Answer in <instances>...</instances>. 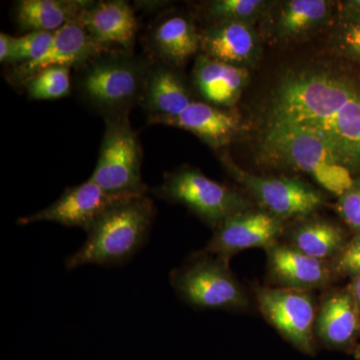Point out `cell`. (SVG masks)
<instances>
[{"instance_id":"6da1fadb","label":"cell","mask_w":360,"mask_h":360,"mask_svg":"<svg viewBox=\"0 0 360 360\" xmlns=\"http://www.w3.org/2000/svg\"><path fill=\"white\" fill-rule=\"evenodd\" d=\"M267 122L317 135L360 177V85L354 80L324 70L288 73L274 90Z\"/></svg>"},{"instance_id":"7a4b0ae2","label":"cell","mask_w":360,"mask_h":360,"mask_svg":"<svg viewBox=\"0 0 360 360\" xmlns=\"http://www.w3.org/2000/svg\"><path fill=\"white\" fill-rule=\"evenodd\" d=\"M155 214V203L146 194L111 208L87 232L84 245L66 259V269L127 264L148 243Z\"/></svg>"},{"instance_id":"3957f363","label":"cell","mask_w":360,"mask_h":360,"mask_svg":"<svg viewBox=\"0 0 360 360\" xmlns=\"http://www.w3.org/2000/svg\"><path fill=\"white\" fill-rule=\"evenodd\" d=\"M151 63L122 51L104 52L79 68L78 91L104 120L129 116L141 105Z\"/></svg>"},{"instance_id":"277c9868","label":"cell","mask_w":360,"mask_h":360,"mask_svg":"<svg viewBox=\"0 0 360 360\" xmlns=\"http://www.w3.org/2000/svg\"><path fill=\"white\" fill-rule=\"evenodd\" d=\"M170 283L176 295L195 309L246 311L250 295L229 264L210 253L191 255L170 272Z\"/></svg>"},{"instance_id":"5b68a950","label":"cell","mask_w":360,"mask_h":360,"mask_svg":"<svg viewBox=\"0 0 360 360\" xmlns=\"http://www.w3.org/2000/svg\"><path fill=\"white\" fill-rule=\"evenodd\" d=\"M264 143L286 165L309 174L326 191L340 196L355 177L321 137L297 127L266 122Z\"/></svg>"},{"instance_id":"8992f818","label":"cell","mask_w":360,"mask_h":360,"mask_svg":"<svg viewBox=\"0 0 360 360\" xmlns=\"http://www.w3.org/2000/svg\"><path fill=\"white\" fill-rule=\"evenodd\" d=\"M153 193L160 200L186 206L213 231L232 215L253 208L252 202L238 191L193 168L165 174Z\"/></svg>"},{"instance_id":"52a82bcc","label":"cell","mask_w":360,"mask_h":360,"mask_svg":"<svg viewBox=\"0 0 360 360\" xmlns=\"http://www.w3.org/2000/svg\"><path fill=\"white\" fill-rule=\"evenodd\" d=\"M142 148L129 116L105 118L103 142L90 179L108 193L143 195L148 187L141 177Z\"/></svg>"},{"instance_id":"ba28073f","label":"cell","mask_w":360,"mask_h":360,"mask_svg":"<svg viewBox=\"0 0 360 360\" xmlns=\"http://www.w3.org/2000/svg\"><path fill=\"white\" fill-rule=\"evenodd\" d=\"M229 174L262 210L284 220L307 219L326 205V196L311 184L290 177L260 176L245 172L229 158H222Z\"/></svg>"},{"instance_id":"9c48e42d","label":"cell","mask_w":360,"mask_h":360,"mask_svg":"<svg viewBox=\"0 0 360 360\" xmlns=\"http://www.w3.org/2000/svg\"><path fill=\"white\" fill-rule=\"evenodd\" d=\"M253 292L265 321L296 349L314 354L317 305L311 291L255 285Z\"/></svg>"},{"instance_id":"30bf717a","label":"cell","mask_w":360,"mask_h":360,"mask_svg":"<svg viewBox=\"0 0 360 360\" xmlns=\"http://www.w3.org/2000/svg\"><path fill=\"white\" fill-rule=\"evenodd\" d=\"M134 196L137 195L108 193L89 179L77 186L68 187L52 205L40 212L20 217L18 224L56 222L68 227H79L89 232L108 210Z\"/></svg>"},{"instance_id":"8fae6325","label":"cell","mask_w":360,"mask_h":360,"mask_svg":"<svg viewBox=\"0 0 360 360\" xmlns=\"http://www.w3.org/2000/svg\"><path fill=\"white\" fill-rule=\"evenodd\" d=\"M284 220L262 208H250L232 215L217 227L205 252L229 264L233 255L250 248H266L284 234Z\"/></svg>"},{"instance_id":"7c38bea8","label":"cell","mask_w":360,"mask_h":360,"mask_svg":"<svg viewBox=\"0 0 360 360\" xmlns=\"http://www.w3.org/2000/svg\"><path fill=\"white\" fill-rule=\"evenodd\" d=\"M315 338L328 349L354 354L359 345L360 311L348 285L329 288L317 305Z\"/></svg>"},{"instance_id":"4fadbf2b","label":"cell","mask_w":360,"mask_h":360,"mask_svg":"<svg viewBox=\"0 0 360 360\" xmlns=\"http://www.w3.org/2000/svg\"><path fill=\"white\" fill-rule=\"evenodd\" d=\"M265 252L271 286L312 291L328 288L335 281L329 262L309 257L286 243L278 241Z\"/></svg>"},{"instance_id":"5bb4252c","label":"cell","mask_w":360,"mask_h":360,"mask_svg":"<svg viewBox=\"0 0 360 360\" xmlns=\"http://www.w3.org/2000/svg\"><path fill=\"white\" fill-rule=\"evenodd\" d=\"M77 22L97 44L108 51L117 46L120 51L132 53L139 26L134 9L127 1H89Z\"/></svg>"},{"instance_id":"9a60e30c","label":"cell","mask_w":360,"mask_h":360,"mask_svg":"<svg viewBox=\"0 0 360 360\" xmlns=\"http://www.w3.org/2000/svg\"><path fill=\"white\" fill-rule=\"evenodd\" d=\"M200 37L202 54L236 68H253L262 56L259 37L250 23L215 22L201 30Z\"/></svg>"},{"instance_id":"2e32d148","label":"cell","mask_w":360,"mask_h":360,"mask_svg":"<svg viewBox=\"0 0 360 360\" xmlns=\"http://www.w3.org/2000/svg\"><path fill=\"white\" fill-rule=\"evenodd\" d=\"M108 51H110L94 41L84 26L78 22H70L54 33L53 44L41 58L26 65L13 66L11 77L22 84L26 79L45 68L52 66L79 68Z\"/></svg>"},{"instance_id":"e0dca14e","label":"cell","mask_w":360,"mask_h":360,"mask_svg":"<svg viewBox=\"0 0 360 360\" xmlns=\"http://www.w3.org/2000/svg\"><path fill=\"white\" fill-rule=\"evenodd\" d=\"M150 124L177 127L196 135L213 149L229 144L240 130L236 113L202 101H193L181 115L174 117L150 118Z\"/></svg>"},{"instance_id":"ac0fdd59","label":"cell","mask_w":360,"mask_h":360,"mask_svg":"<svg viewBox=\"0 0 360 360\" xmlns=\"http://www.w3.org/2000/svg\"><path fill=\"white\" fill-rule=\"evenodd\" d=\"M146 39L153 59L174 68H182L200 49V32L193 20L179 14L156 20Z\"/></svg>"},{"instance_id":"d6986e66","label":"cell","mask_w":360,"mask_h":360,"mask_svg":"<svg viewBox=\"0 0 360 360\" xmlns=\"http://www.w3.org/2000/svg\"><path fill=\"white\" fill-rule=\"evenodd\" d=\"M193 84L206 103L231 108L250 82V71L200 54L194 63Z\"/></svg>"},{"instance_id":"ffe728a7","label":"cell","mask_w":360,"mask_h":360,"mask_svg":"<svg viewBox=\"0 0 360 360\" xmlns=\"http://www.w3.org/2000/svg\"><path fill=\"white\" fill-rule=\"evenodd\" d=\"M193 101L177 68L153 59L141 103L148 120L181 115Z\"/></svg>"},{"instance_id":"44dd1931","label":"cell","mask_w":360,"mask_h":360,"mask_svg":"<svg viewBox=\"0 0 360 360\" xmlns=\"http://www.w3.org/2000/svg\"><path fill=\"white\" fill-rule=\"evenodd\" d=\"M89 4L84 0H21L16 4L15 20L22 32L54 33L77 22Z\"/></svg>"},{"instance_id":"7402d4cb","label":"cell","mask_w":360,"mask_h":360,"mask_svg":"<svg viewBox=\"0 0 360 360\" xmlns=\"http://www.w3.org/2000/svg\"><path fill=\"white\" fill-rule=\"evenodd\" d=\"M333 2L326 0H290L279 4L274 15L276 39L293 40L326 25L333 13Z\"/></svg>"},{"instance_id":"603a6c76","label":"cell","mask_w":360,"mask_h":360,"mask_svg":"<svg viewBox=\"0 0 360 360\" xmlns=\"http://www.w3.org/2000/svg\"><path fill=\"white\" fill-rule=\"evenodd\" d=\"M286 243L309 257L330 262L349 238L335 222L323 219L305 220L291 229Z\"/></svg>"},{"instance_id":"cb8c5ba5","label":"cell","mask_w":360,"mask_h":360,"mask_svg":"<svg viewBox=\"0 0 360 360\" xmlns=\"http://www.w3.org/2000/svg\"><path fill=\"white\" fill-rule=\"evenodd\" d=\"M272 4L265 0H213L205 4V14L213 23L238 21L252 25L269 13Z\"/></svg>"},{"instance_id":"d4e9b609","label":"cell","mask_w":360,"mask_h":360,"mask_svg":"<svg viewBox=\"0 0 360 360\" xmlns=\"http://www.w3.org/2000/svg\"><path fill=\"white\" fill-rule=\"evenodd\" d=\"M71 68L52 66L35 73L22 85L33 101H56L68 96L71 91Z\"/></svg>"},{"instance_id":"484cf974","label":"cell","mask_w":360,"mask_h":360,"mask_svg":"<svg viewBox=\"0 0 360 360\" xmlns=\"http://www.w3.org/2000/svg\"><path fill=\"white\" fill-rule=\"evenodd\" d=\"M331 45L336 53L360 65V18L340 16Z\"/></svg>"},{"instance_id":"4316f807","label":"cell","mask_w":360,"mask_h":360,"mask_svg":"<svg viewBox=\"0 0 360 360\" xmlns=\"http://www.w3.org/2000/svg\"><path fill=\"white\" fill-rule=\"evenodd\" d=\"M56 33V32H54ZM53 32H32L16 39L15 49L9 65L18 66L39 60L49 51L54 40Z\"/></svg>"},{"instance_id":"83f0119b","label":"cell","mask_w":360,"mask_h":360,"mask_svg":"<svg viewBox=\"0 0 360 360\" xmlns=\"http://www.w3.org/2000/svg\"><path fill=\"white\" fill-rule=\"evenodd\" d=\"M336 279L349 278L360 274V234L349 238L347 245L329 262Z\"/></svg>"},{"instance_id":"f1b7e54d","label":"cell","mask_w":360,"mask_h":360,"mask_svg":"<svg viewBox=\"0 0 360 360\" xmlns=\"http://www.w3.org/2000/svg\"><path fill=\"white\" fill-rule=\"evenodd\" d=\"M335 210L350 231L360 234V177H355L335 203Z\"/></svg>"},{"instance_id":"f546056e","label":"cell","mask_w":360,"mask_h":360,"mask_svg":"<svg viewBox=\"0 0 360 360\" xmlns=\"http://www.w3.org/2000/svg\"><path fill=\"white\" fill-rule=\"evenodd\" d=\"M16 39L11 34L1 32L0 34V63L9 65L15 49Z\"/></svg>"},{"instance_id":"4dcf8cb0","label":"cell","mask_w":360,"mask_h":360,"mask_svg":"<svg viewBox=\"0 0 360 360\" xmlns=\"http://www.w3.org/2000/svg\"><path fill=\"white\" fill-rule=\"evenodd\" d=\"M341 18H360V0H347L340 2Z\"/></svg>"},{"instance_id":"1f68e13d","label":"cell","mask_w":360,"mask_h":360,"mask_svg":"<svg viewBox=\"0 0 360 360\" xmlns=\"http://www.w3.org/2000/svg\"><path fill=\"white\" fill-rule=\"evenodd\" d=\"M347 285L350 288L352 295H354L355 302H356L360 311V274L350 279L349 283Z\"/></svg>"},{"instance_id":"d6a6232c","label":"cell","mask_w":360,"mask_h":360,"mask_svg":"<svg viewBox=\"0 0 360 360\" xmlns=\"http://www.w3.org/2000/svg\"><path fill=\"white\" fill-rule=\"evenodd\" d=\"M354 357L356 360H360V342L359 345H357V347L355 348L354 352Z\"/></svg>"}]
</instances>
